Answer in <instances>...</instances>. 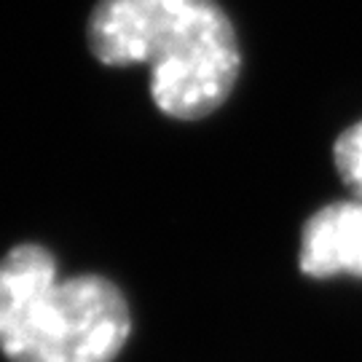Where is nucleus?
<instances>
[{"mask_svg": "<svg viewBox=\"0 0 362 362\" xmlns=\"http://www.w3.org/2000/svg\"><path fill=\"white\" fill-rule=\"evenodd\" d=\"M86 38L105 65H151L153 103L180 121L215 113L242 67L231 19L215 0H100Z\"/></svg>", "mask_w": 362, "mask_h": 362, "instance_id": "1", "label": "nucleus"}, {"mask_svg": "<svg viewBox=\"0 0 362 362\" xmlns=\"http://www.w3.org/2000/svg\"><path fill=\"white\" fill-rule=\"evenodd\" d=\"M129 330L127 298L105 276L62 279L38 245L0 258V351L11 362H113Z\"/></svg>", "mask_w": 362, "mask_h": 362, "instance_id": "2", "label": "nucleus"}, {"mask_svg": "<svg viewBox=\"0 0 362 362\" xmlns=\"http://www.w3.org/2000/svg\"><path fill=\"white\" fill-rule=\"evenodd\" d=\"M298 266L306 276H362V202H333L317 209L300 231Z\"/></svg>", "mask_w": 362, "mask_h": 362, "instance_id": "3", "label": "nucleus"}, {"mask_svg": "<svg viewBox=\"0 0 362 362\" xmlns=\"http://www.w3.org/2000/svg\"><path fill=\"white\" fill-rule=\"evenodd\" d=\"M333 158H336L338 177L354 194V199L362 202V118L338 134L333 145Z\"/></svg>", "mask_w": 362, "mask_h": 362, "instance_id": "4", "label": "nucleus"}]
</instances>
